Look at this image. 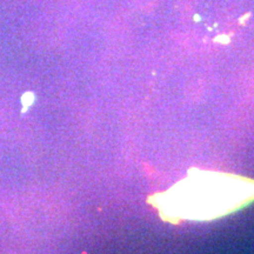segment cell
Segmentation results:
<instances>
[{
    "label": "cell",
    "mask_w": 254,
    "mask_h": 254,
    "mask_svg": "<svg viewBox=\"0 0 254 254\" xmlns=\"http://www.w3.org/2000/svg\"><path fill=\"white\" fill-rule=\"evenodd\" d=\"M254 198V183L241 178H190L168 193L166 209L186 219L214 218Z\"/></svg>",
    "instance_id": "obj_1"
}]
</instances>
